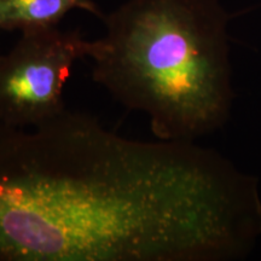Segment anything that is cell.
<instances>
[{"label": "cell", "instance_id": "7a4b0ae2", "mask_svg": "<svg viewBox=\"0 0 261 261\" xmlns=\"http://www.w3.org/2000/svg\"><path fill=\"white\" fill-rule=\"evenodd\" d=\"M103 21L93 80L146 114L156 139L194 142L224 126L233 92L219 0H128Z\"/></svg>", "mask_w": 261, "mask_h": 261}, {"label": "cell", "instance_id": "3957f363", "mask_svg": "<svg viewBox=\"0 0 261 261\" xmlns=\"http://www.w3.org/2000/svg\"><path fill=\"white\" fill-rule=\"evenodd\" d=\"M93 41L57 27L27 29L0 56V125L35 127L65 109L63 91L75 62Z\"/></svg>", "mask_w": 261, "mask_h": 261}, {"label": "cell", "instance_id": "6da1fadb", "mask_svg": "<svg viewBox=\"0 0 261 261\" xmlns=\"http://www.w3.org/2000/svg\"><path fill=\"white\" fill-rule=\"evenodd\" d=\"M260 234L257 181L214 150L67 109L0 125V261H225Z\"/></svg>", "mask_w": 261, "mask_h": 261}, {"label": "cell", "instance_id": "277c9868", "mask_svg": "<svg viewBox=\"0 0 261 261\" xmlns=\"http://www.w3.org/2000/svg\"><path fill=\"white\" fill-rule=\"evenodd\" d=\"M74 9L106 18L93 0H0V31L57 27Z\"/></svg>", "mask_w": 261, "mask_h": 261}]
</instances>
